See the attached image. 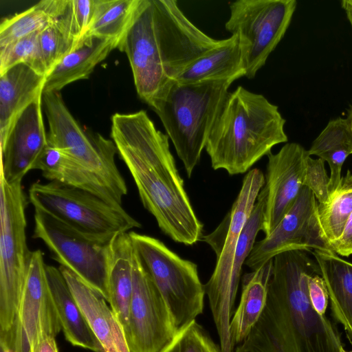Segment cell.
<instances>
[{"label":"cell","instance_id":"6da1fadb","mask_svg":"<svg viewBox=\"0 0 352 352\" xmlns=\"http://www.w3.org/2000/svg\"><path fill=\"white\" fill-rule=\"evenodd\" d=\"M111 136L144 207L155 217L162 232L186 245L201 241L203 224L185 190L168 136L157 129L144 110L113 114Z\"/></svg>","mask_w":352,"mask_h":352},{"label":"cell","instance_id":"7a4b0ae2","mask_svg":"<svg viewBox=\"0 0 352 352\" xmlns=\"http://www.w3.org/2000/svg\"><path fill=\"white\" fill-rule=\"evenodd\" d=\"M309 252L293 249L272 258L265 308L234 352H340L338 329L309 299L308 279L320 275Z\"/></svg>","mask_w":352,"mask_h":352},{"label":"cell","instance_id":"3957f363","mask_svg":"<svg viewBox=\"0 0 352 352\" xmlns=\"http://www.w3.org/2000/svg\"><path fill=\"white\" fill-rule=\"evenodd\" d=\"M187 19L175 0H142L118 47L139 98L152 108L191 62L220 44Z\"/></svg>","mask_w":352,"mask_h":352},{"label":"cell","instance_id":"277c9868","mask_svg":"<svg viewBox=\"0 0 352 352\" xmlns=\"http://www.w3.org/2000/svg\"><path fill=\"white\" fill-rule=\"evenodd\" d=\"M285 122L278 106L238 86L229 92L206 144L212 168L230 175L245 173L275 145L287 142Z\"/></svg>","mask_w":352,"mask_h":352},{"label":"cell","instance_id":"5b68a950","mask_svg":"<svg viewBox=\"0 0 352 352\" xmlns=\"http://www.w3.org/2000/svg\"><path fill=\"white\" fill-rule=\"evenodd\" d=\"M234 79L193 83L174 80L151 108L160 118L188 177L202 151Z\"/></svg>","mask_w":352,"mask_h":352},{"label":"cell","instance_id":"8992f818","mask_svg":"<svg viewBox=\"0 0 352 352\" xmlns=\"http://www.w3.org/2000/svg\"><path fill=\"white\" fill-rule=\"evenodd\" d=\"M264 184L265 176L260 169L249 170L229 212L212 232L201 240L212 248L217 256L214 270L204 288L221 352H234L230 329L237 293L232 281L233 264L239 236Z\"/></svg>","mask_w":352,"mask_h":352},{"label":"cell","instance_id":"52a82bcc","mask_svg":"<svg viewBox=\"0 0 352 352\" xmlns=\"http://www.w3.org/2000/svg\"><path fill=\"white\" fill-rule=\"evenodd\" d=\"M28 199L34 210L91 236H116L142 226L123 207H116L89 192L57 182L33 183Z\"/></svg>","mask_w":352,"mask_h":352},{"label":"cell","instance_id":"ba28073f","mask_svg":"<svg viewBox=\"0 0 352 352\" xmlns=\"http://www.w3.org/2000/svg\"><path fill=\"white\" fill-rule=\"evenodd\" d=\"M27 201L21 182L10 184L0 177V335L15 320L30 262Z\"/></svg>","mask_w":352,"mask_h":352},{"label":"cell","instance_id":"9c48e42d","mask_svg":"<svg viewBox=\"0 0 352 352\" xmlns=\"http://www.w3.org/2000/svg\"><path fill=\"white\" fill-rule=\"evenodd\" d=\"M42 104L49 125L47 144L62 150L95 175L122 204L128 188L116 163L118 151L113 141L85 131L58 92L43 93Z\"/></svg>","mask_w":352,"mask_h":352},{"label":"cell","instance_id":"30bf717a","mask_svg":"<svg viewBox=\"0 0 352 352\" xmlns=\"http://www.w3.org/2000/svg\"><path fill=\"white\" fill-rule=\"evenodd\" d=\"M129 235L179 333L203 312L206 293L197 265L181 258L157 239L133 231Z\"/></svg>","mask_w":352,"mask_h":352},{"label":"cell","instance_id":"8fae6325","mask_svg":"<svg viewBox=\"0 0 352 352\" xmlns=\"http://www.w3.org/2000/svg\"><path fill=\"white\" fill-rule=\"evenodd\" d=\"M118 236L99 237L80 232L38 210L32 237L41 240L53 258L109 300L108 278Z\"/></svg>","mask_w":352,"mask_h":352},{"label":"cell","instance_id":"7c38bea8","mask_svg":"<svg viewBox=\"0 0 352 352\" xmlns=\"http://www.w3.org/2000/svg\"><path fill=\"white\" fill-rule=\"evenodd\" d=\"M296 0H237L230 3L226 30L239 38L245 77L254 78L283 38Z\"/></svg>","mask_w":352,"mask_h":352},{"label":"cell","instance_id":"4fadbf2b","mask_svg":"<svg viewBox=\"0 0 352 352\" xmlns=\"http://www.w3.org/2000/svg\"><path fill=\"white\" fill-rule=\"evenodd\" d=\"M62 330L49 288L46 264L41 250L32 252L16 317L10 329L0 335L9 352H30L43 334L56 336Z\"/></svg>","mask_w":352,"mask_h":352},{"label":"cell","instance_id":"5bb4252c","mask_svg":"<svg viewBox=\"0 0 352 352\" xmlns=\"http://www.w3.org/2000/svg\"><path fill=\"white\" fill-rule=\"evenodd\" d=\"M177 333L164 299L135 250L133 290L125 333L131 352H162Z\"/></svg>","mask_w":352,"mask_h":352},{"label":"cell","instance_id":"9a60e30c","mask_svg":"<svg viewBox=\"0 0 352 352\" xmlns=\"http://www.w3.org/2000/svg\"><path fill=\"white\" fill-rule=\"evenodd\" d=\"M317 207L313 192L303 186L295 202L274 230L255 242L245 265L255 270L278 254L293 249L333 252L322 231Z\"/></svg>","mask_w":352,"mask_h":352},{"label":"cell","instance_id":"2e32d148","mask_svg":"<svg viewBox=\"0 0 352 352\" xmlns=\"http://www.w3.org/2000/svg\"><path fill=\"white\" fill-rule=\"evenodd\" d=\"M307 151L295 142L267 155L265 184L258 197L263 201L261 230L265 236L278 226L303 186Z\"/></svg>","mask_w":352,"mask_h":352},{"label":"cell","instance_id":"e0dca14e","mask_svg":"<svg viewBox=\"0 0 352 352\" xmlns=\"http://www.w3.org/2000/svg\"><path fill=\"white\" fill-rule=\"evenodd\" d=\"M42 96L18 116L5 143L1 146L0 177L8 183L22 182L28 173L36 169L47 146L42 113Z\"/></svg>","mask_w":352,"mask_h":352},{"label":"cell","instance_id":"ac0fdd59","mask_svg":"<svg viewBox=\"0 0 352 352\" xmlns=\"http://www.w3.org/2000/svg\"><path fill=\"white\" fill-rule=\"evenodd\" d=\"M58 268L104 351L131 352L124 329L104 296L67 267Z\"/></svg>","mask_w":352,"mask_h":352},{"label":"cell","instance_id":"d6986e66","mask_svg":"<svg viewBox=\"0 0 352 352\" xmlns=\"http://www.w3.org/2000/svg\"><path fill=\"white\" fill-rule=\"evenodd\" d=\"M46 76L29 65H16L0 75V142L3 145L18 116L43 96Z\"/></svg>","mask_w":352,"mask_h":352},{"label":"cell","instance_id":"ffe728a7","mask_svg":"<svg viewBox=\"0 0 352 352\" xmlns=\"http://www.w3.org/2000/svg\"><path fill=\"white\" fill-rule=\"evenodd\" d=\"M46 275L65 339L75 346L104 352L59 268L46 265Z\"/></svg>","mask_w":352,"mask_h":352},{"label":"cell","instance_id":"44dd1931","mask_svg":"<svg viewBox=\"0 0 352 352\" xmlns=\"http://www.w3.org/2000/svg\"><path fill=\"white\" fill-rule=\"evenodd\" d=\"M329 294L334 318L352 342V263L333 251L313 250Z\"/></svg>","mask_w":352,"mask_h":352},{"label":"cell","instance_id":"7402d4cb","mask_svg":"<svg viewBox=\"0 0 352 352\" xmlns=\"http://www.w3.org/2000/svg\"><path fill=\"white\" fill-rule=\"evenodd\" d=\"M116 49V44L97 37L84 38L81 45L65 55L46 76L44 92H58L67 85L87 79L98 64Z\"/></svg>","mask_w":352,"mask_h":352},{"label":"cell","instance_id":"603a6c76","mask_svg":"<svg viewBox=\"0 0 352 352\" xmlns=\"http://www.w3.org/2000/svg\"><path fill=\"white\" fill-rule=\"evenodd\" d=\"M245 74L239 38L232 34L188 65L175 80L193 83L206 80H237Z\"/></svg>","mask_w":352,"mask_h":352},{"label":"cell","instance_id":"cb8c5ba5","mask_svg":"<svg viewBox=\"0 0 352 352\" xmlns=\"http://www.w3.org/2000/svg\"><path fill=\"white\" fill-rule=\"evenodd\" d=\"M135 249L129 232L118 235L113 245L108 278V302L126 331L133 290ZM126 335V334H125Z\"/></svg>","mask_w":352,"mask_h":352},{"label":"cell","instance_id":"d4e9b609","mask_svg":"<svg viewBox=\"0 0 352 352\" xmlns=\"http://www.w3.org/2000/svg\"><path fill=\"white\" fill-rule=\"evenodd\" d=\"M36 169L40 170L42 175L50 181L86 190L116 207H123L101 181L56 147L47 144Z\"/></svg>","mask_w":352,"mask_h":352},{"label":"cell","instance_id":"484cf974","mask_svg":"<svg viewBox=\"0 0 352 352\" xmlns=\"http://www.w3.org/2000/svg\"><path fill=\"white\" fill-rule=\"evenodd\" d=\"M272 265L273 259H271L243 276L240 302L230 325L235 347L247 338L265 308Z\"/></svg>","mask_w":352,"mask_h":352},{"label":"cell","instance_id":"4316f807","mask_svg":"<svg viewBox=\"0 0 352 352\" xmlns=\"http://www.w3.org/2000/svg\"><path fill=\"white\" fill-rule=\"evenodd\" d=\"M142 2V0H94L93 14L84 38L110 40L118 49L133 24Z\"/></svg>","mask_w":352,"mask_h":352},{"label":"cell","instance_id":"83f0119b","mask_svg":"<svg viewBox=\"0 0 352 352\" xmlns=\"http://www.w3.org/2000/svg\"><path fill=\"white\" fill-rule=\"evenodd\" d=\"M307 153L309 156L316 155L328 163L331 170V193L340 182L345 160L352 154V138L346 118H337L330 120L314 140Z\"/></svg>","mask_w":352,"mask_h":352},{"label":"cell","instance_id":"f1b7e54d","mask_svg":"<svg viewBox=\"0 0 352 352\" xmlns=\"http://www.w3.org/2000/svg\"><path fill=\"white\" fill-rule=\"evenodd\" d=\"M65 3L66 0H42L5 19L0 25V48L53 23L62 13Z\"/></svg>","mask_w":352,"mask_h":352},{"label":"cell","instance_id":"f546056e","mask_svg":"<svg viewBox=\"0 0 352 352\" xmlns=\"http://www.w3.org/2000/svg\"><path fill=\"white\" fill-rule=\"evenodd\" d=\"M317 211L324 234L333 249L352 212V173L350 170L342 177L327 201L318 204Z\"/></svg>","mask_w":352,"mask_h":352},{"label":"cell","instance_id":"4dcf8cb0","mask_svg":"<svg viewBox=\"0 0 352 352\" xmlns=\"http://www.w3.org/2000/svg\"><path fill=\"white\" fill-rule=\"evenodd\" d=\"M94 7V0H66L56 24L74 51L86 35Z\"/></svg>","mask_w":352,"mask_h":352},{"label":"cell","instance_id":"1f68e13d","mask_svg":"<svg viewBox=\"0 0 352 352\" xmlns=\"http://www.w3.org/2000/svg\"><path fill=\"white\" fill-rule=\"evenodd\" d=\"M41 31V30H40ZM37 31L0 48V75L13 66L24 63L46 76L39 59Z\"/></svg>","mask_w":352,"mask_h":352},{"label":"cell","instance_id":"d6a6232c","mask_svg":"<svg viewBox=\"0 0 352 352\" xmlns=\"http://www.w3.org/2000/svg\"><path fill=\"white\" fill-rule=\"evenodd\" d=\"M72 51L70 45L58 28L56 20L40 31L39 59L45 76Z\"/></svg>","mask_w":352,"mask_h":352},{"label":"cell","instance_id":"836d02e7","mask_svg":"<svg viewBox=\"0 0 352 352\" xmlns=\"http://www.w3.org/2000/svg\"><path fill=\"white\" fill-rule=\"evenodd\" d=\"M162 352H221V349L194 320L180 331Z\"/></svg>","mask_w":352,"mask_h":352},{"label":"cell","instance_id":"e575fe53","mask_svg":"<svg viewBox=\"0 0 352 352\" xmlns=\"http://www.w3.org/2000/svg\"><path fill=\"white\" fill-rule=\"evenodd\" d=\"M324 162L320 158L314 159L309 155L306 160L303 186L313 192L318 204L327 201L330 195L329 177Z\"/></svg>","mask_w":352,"mask_h":352},{"label":"cell","instance_id":"d590c367","mask_svg":"<svg viewBox=\"0 0 352 352\" xmlns=\"http://www.w3.org/2000/svg\"><path fill=\"white\" fill-rule=\"evenodd\" d=\"M307 285L309 296L313 307L319 314L325 315L329 294L322 277L319 274L313 275L309 278Z\"/></svg>","mask_w":352,"mask_h":352},{"label":"cell","instance_id":"8d00e7d4","mask_svg":"<svg viewBox=\"0 0 352 352\" xmlns=\"http://www.w3.org/2000/svg\"><path fill=\"white\" fill-rule=\"evenodd\" d=\"M335 253L344 256L352 254V212L340 239L333 244Z\"/></svg>","mask_w":352,"mask_h":352},{"label":"cell","instance_id":"74e56055","mask_svg":"<svg viewBox=\"0 0 352 352\" xmlns=\"http://www.w3.org/2000/svg\"><path fill=\"white\" fill-rule=\"evenodd\" d=\"M55 336L43 334L32 346L30 352H58Z\"/></svg>","mask_w":352,"mask_h":352},{"label":"cell","instance_id":"f35d334b","mask_svg":"<svg viewBox=\"0 0 352 352\" xmlns=\"http://www.w3.org/2000/svg\"><path fill=\"white\" fill-rule=\"evenodd\" d=\"M341 4L352 28V0H343Z\"/></svg>","mask_w":352,"mask_h":352},{"label":"cell","instance_id":"ab89813d","mask_svg":"<svg viewBox=\"0 0 352 352\" xmlns=\"http://www.w3.org/2000/svg\"><path fill=\"white\" fill-rule=\"evenodd\" d=\"M346 120L352 138V105L350 106V108L348 110Z\"/></svg>","mask_w":352,"mask_h":352},{"label":"cell","instance_id":"60d3db41","mask_svg":"<svg viewBox=\"0 0 352 352\" xmlns=\"http://www.w3.org/2000/svg\"><path fill=\"white\" fill-rule=\"evenodd\" d=\"M0 352H9V351L4 345L0 344Z\"/></svg>","mask_w":352,"mask_h":352},{"label":"cell","instance_id":"b9f144b4","mask_svg":"<svg viewBox=\"0 0 352 352\" xmlns=\"http://www.w3.org/2000/svg\"><path fill=\"white\" fill-rule=\"evenodd\" d=\"M340 352H352V351H346L343 346L340 349Z\"/></svg>","mask_w":352,"mask_h":352}]
</instances>
